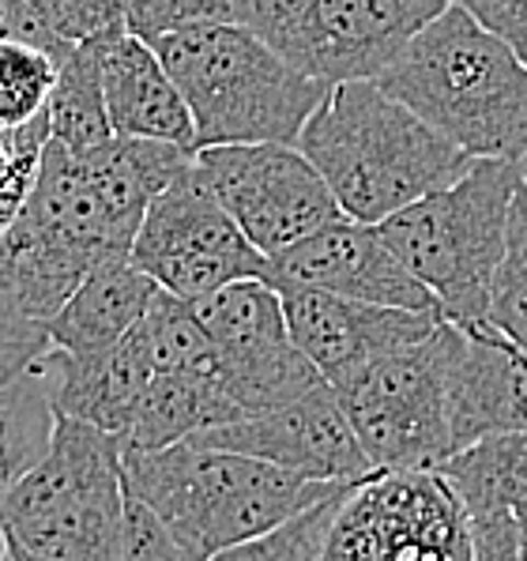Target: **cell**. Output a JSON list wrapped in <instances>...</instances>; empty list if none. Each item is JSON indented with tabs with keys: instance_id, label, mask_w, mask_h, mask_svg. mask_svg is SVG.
Instances as JSON below:
<instances>
[{
	"instance_id": "cell-12",
	"label": "cell",
	"mask_w": 527,
	"mask_h": 561,
	"mask_svg": "<svg viewBox=\"0 0 527 561\" xmlns=\"http://www.w3.org/2000/svg\"><path fill=\"white\" fill-rule=\"evenodd\" d=\"M128 261L151 275L162 290L185 301L249 275L264 279L267 267V256L241 234V227L211 196L193 162L147 204Z\"/></svg>"
},
{
	"instance_id": "cell-21",
	"label": "cell",
	"mask_w": 527,
	"mask_h": 561,
	"mask_svg": "<svg viewBox=\"0 0 527 561\" xmlns=\"http://www.w3.org/2000/svg\"><path fill=\"white\" fill-rule=\"evenodd\" d=\"M234 419V403L222 396L215 374H154L128 408L117 442L121 448H159Z\"/></svg>"
},
{
	"instance_id": "cell-35",
	"label": "cell",
	"mask_w": 527,
	"mask_h": 561,
	"mask_svg": "<svg viewBox=\"0 0 527 561\" xmlns=\"http://www.w3.org/2000/svg\"><path fill=\"white\" fill-rule=\"evenodd\" d=\"M0 136H4V133H0Z\"/></svg>"
},
{
	"instance_id": "cell-23",
	"label": "cell",
	"mask_w": 527,
	"mask_h": 561,
	"mask_svg": "<svg viewBox=\"0 0 527 561\" xmlns=\"http://www.w3.org/2000/svg\"><path fill=\"white\" fill-rule=\"evenodd\" d=\"M490 328H497L505 340L527 351V188L516 181L513 204H508V227H505V249L494 267L486 295V317Z\"/></svg>"
},
{
	"instance_id": "cell-10",
	"label": "cell",
	"mask_w": 527,
	"mask_h": 561,
	"mask_svg": "<svg viewBox=\"0 0 527 561\" xmlns=\"http://www.w3.org/2000/svg\"><path fill=\"white\" fill-rule=\"evenodd\" d=\"M324 561H471L456 490L437 468H388L351 482Z\"/></svg>"
},
{
	"instance_id": "cell-24",
	"label": "cell",
	"mask_w": 527,
	"mask_h": 561,
	"mask_svg": "<svg viewBox=\"0 0 527 561\" xmlns=\"http://www.w3.org/2000/svg\"><path fill=\"white\" fill-rule=\"evenodd\" d=\"M343 494H347V486H335L332 494L317 497V502H309L306 508H298V513L283 516V520L275 524V528H267L264 535L230 547L222 558H234V561H324L328 535H332Z\"/></svg>"
},
{
	"instance_id": "cell-29",
	"label": "cell",
	"mask_w": 527,
	"mask_h": 561,
	"mask_svg": "<svg viewBox=\"0 0 527 561\" xmlns=\"http://www.w3.org/2000/svg\"><path fill=\"white\" fill-rule=\"evenodd\" d=\"M65 42H88L102 31L125 27L128 0H34Z\"/></svg>"
},
{
	"instance_id": "cell-28",
	"label": "cell",
	"mask_w": 527,
	"mask_h": 561,
	"mask_svg": "<svg viewBox=\"0 0 527 561\" xmlns=\"http://www.w3.org/2000/svg\"><path fill=\"white\" fill-rule=\"evenodd\" d=\"M211 20H234V0H128L125 12V27L147 42Z\"/></svg>"
},
{
	"instance_id": "cell-19",
	"label": "cell",
	"mask_w": 527,
	"mask_h": 561,
	"mask_svg": "<svg viewBox=\"0 0 527 561\" xmlns=\"http://www.w3.org/2000/svg\"><path fill=\"white\" fill-rule=\"evenodd\" d=\"M91 46L114 136H144L196 151L188 106L151 42L128 27H114L94 34Z\"/></svg>"
},
{
	"instance_id": "cell-9",
	"label": "cell",
	"mask_w": 527,
	"mask_h": 561,
	"mask_svg": "<svg viewBox=\"0 0 527 561\" xmlns=\"http://www.w3.org/2000/svg\"><path fill=\"white\" fill-rule=\"evenodd\" d=\"M448 0H234V20L324 80H374Z\"/></svg>"
},
{
	"instance_id": "cell-18",
	"label": "cell",
	"mask_w": 527,
	"mask_h": 561,
	"mask_svg": "<svg viewBox=\"0 0 527 561\" xmlns=\"http://www.w3.org/2000/svg\"><path fill=\"white\" fill-rule=\"evenodd\" d=\"M456 490L471 561H527V434H490L437 463Z\"/></svg>"
},
{
	"instance_id": "cell-7",
	"label": "cell",
	"mask_w": 527,
	"mask_h": 561,
	"mask_svg": "<svg viewBox=\"0 0 527 561\" xmlns=\"http://www.w3.org/2000/svg\"><path fill=\"white\" fill-rule=\"evenodd\" d=\"M520 170L508 159H471L456 181L377 222L392 253L448 321H482L494 267L505 249L508 204Z\"/></svg>"
},
{
	"instance_id": "cell-14",
	"label": "cell",
	"mask_w": 527,
	"mask_h": 561,
	"mask_svg": "<svg viewBox=\"0 0 527 561\" xmlns=\"http://www.w3.org/2000/svg\"><path fill=\"white\" fill-rule=\"evenodd\" d=\"M188 442L245 453L275 463V468L301 474V479L340 482V486H351V482L366 479L374 471L340 400H335V388L328 381L313 385L298 400L279 403L272 411L207 426Z\"/></svg>"
},
{
	"instance_id": "cell-15",
	"label": "cell",
	"mask_w": 527,
	"mask_h": 561,
	"mask_svg": "<svg viewBox=\"0 0 527 561\" xmlns=\"http://www.w3.org/2000/svg\"><path fill=\"white\" fill-rule=\"evenodd\" d=\"M264 279L272 287H317L377 306L437 309V298L392 253L381 230L347 215L267 256Z\"/></svg>"
},
{
	"instance_id": "cell-30",
	"label": "cell",
	"mask_w": 527,
	"mask_h": 561,
	"mask_svg": "<svg viewBox=\"0 0 527 561\" xmlns=\"http://www.w3.org/2000/svg\"><path fill=\"white\" fill-rule=\"evenodd\" d=\"M121 561H185L159 516L140 497L125 490V531H121Z\"/></svg>"
},
{
	"instance_id": "cell-22",
	"label": "cell",
	"mask_w": 527,
	"mask_h": 561,
	"mask_svg": "<svg viewBox=\"0 0 527 561\" xmlns=\"http://www.w3.org/2000/svg\"><path fill=\"white\" fill-rule=\"evenodd\" d=\"M46 125H49V140H57L68 151H91L114 136L106 117V99H102L99 60H94L91 38L76 42L57 60V80L46 102Z\"/></svg>"
},
{
	"instance_id": "cell-32",
	"label": "cell",
	"mask_w": 527,
	"mask_h": 561,
	"mask_svg": "<svg viewBox=\"0 0 527 561\" xmlns=\"http://www.w3.org/2000/svg\"><path fill=\"white\" fill-rule=\"evenodd\" d=\"M486 31H494L527 68V0H456Z\"/></svg>"
},
{
	"instance_id": "cell-20",
	"label": "cell",
	"mask_w": 527,
	"mask_h": 561,
	"mask_svg": "<svg viewBox=\"0 0 527 561\" xmlns=\"http://www.w3.org/2000/svg\"><path fill=\"white\" fill-rule=\"evenodd\" d=\"M159 283L133 261L99 264L76 283V290L46 321L49 347L65 362H99L125 340V332L151 306Z\"/></svg>"
},
{
	"instance_id": "cell-11",
	"label": "cell",
	"mask_w": 527,
	"mask_h": 561,
	"mask_svg": "<svg viewBox=\"0 0 527 561\" xmlns=\"http://www.w3.org/2000/svg\"><path fill=\"white\" fill-rule=\"evenodd\" d=\"M211 343V374L238 419L298 400L324 377L294 347L283 298L261 275L188 301Z\"/></svg>"
},
{
	"instance_id": "cell-4",
	"label": "cell",
	"mask_w": 527,
	"mask_h": 561,
	"mask_svg": "<svg viewBox=\"0 0 527 561\" xmlns=\"http://www.w3.org/2000/svg\"><path fill=\"white\" fill-rule=\"evenodd\" d=\"M121 474L128 494L162 520L185 561L222 558L340 486L188 437L159 448H121Z\"/></svg>"
},
{
	"instance_id": "cell-17",
	"label": "cell",
	"mask_w": 527,
	"mask_h": 561,
	"mask_svg": "<svg viewBox=\"0 0 527 561\" xmlns=\"http://www.w3.org/2000/svg\"><path fill=\"white\" fill-rule=\"evenodd\" d=\"M445 392L452 445L527 434V351L486 321H448Z\"/></svg>"
},
{
	"instance_id": "cell-1",
	"label": "cell",
	"mask_w": 527,
	"mask_h": 561,
	"mask_svg": "<svg viewBox=\"0 0 527 561\" xmlns=\"http://www.w3.org/2000/svg\"><path fill=\"white\" fill-rule=\"evenodd\" d=\"M188 162L193 151L144 136H110L91 151L46 140L27 201L0 234L23 306L49 321L91 267L128 261L147 204Z\"/></svg>"
},
{
	"instance_id": "cell-5",
	"label": "cell",
	"mask_w": 527,
	"mask_h": 561,
	"mask_svg": "<svg viewBox=\"0 0 527 561\" xmlns=\"http://www.w3.org/2000/svg\"><path fill=\"white\" fill-rule=\"evenodd\" d=\"M193 117L196 148L294 144L328 83L290 65L272 42L238 20L193 23L151 42Z\"/></svg>"
},
{
	"instance_id": "cell-27",
	"label": "cell",
	"mask_w": 527,
	"mask_h": 561,
	"mask_svg": "<svg viewBox=\"0 0 527 561\" xmlns=\"http://www.w3.org/2000/svg\"><path fill=\"white\" fill-rule=\"evenodd\" d=\"M46 351H49L46 321H38L23 306L12 275H8L4 261H0V385L12 381L15 374H23Z\"/></svg>"
},
{
	"instance_id": "cell-34",
	"label": "cell",
	"mask_w": 527,
	"mask_h": 561,
	"mask_svg": "<svg viewBox=\"0 0 527 561\" xmlns=\"http://www.w3.org/2000/svg\"><path fill=\"white\" fill-rule=\"evenodd\" d=\"M0 558H8V542H4V528H0Z\"/></svg>"
},
{
	"instance_id": "cell-25",
	"label": "cell",
	"mask_w": 527,
	"mask_h": 561,
	"mask_svg": "<svg viewBox=\"0 0 527 561\" xmlns=\"http://www.w3.org/2000/svg\"><path fill=\"white\" fill-rule=\"evenodd\" d=\"M57 60L23 42H0V133L27 125L49 102Z\"/></svg>"
},
{
	"instance_id": "cell-31",
	"label": "cell",
	"mask_w": 527,
	"mask_h": 561,
	"mask_svg": "<svg viewBox=\"0 0 527 561\" xmlns=\"http://www.w3.org/2000/svg\"><path fill=\"white\" fill-rule=\"evenodd\" d=\"M0 42H23V46L42 49L54 60H60L76 46V42H65L49 27L34 0H0Z\"/></svg>"
},
{
	"instance_id": "cell-2",
	"label": "cell",
	"mask_w": 527,
	"mask_h": 561,
	"mask_svg": "<svg viewBox=\"0 0 527 561\" xmlns=\"http://www.w3.org/2000/svg\"><path fill=\"white\" fill-rule=\"evenodd\" d=\"M294 144L340 211L369 227L456 181L471 162L377 80L332 83Z\"/></svg>"
},
{
	"instance_id": "cell-6",
	"label": "cell",
	"mask_w": 527,
	"mask_h": 561,
	"mask_svg": "<svg viewBox=\"0 0 527 561\" xmlns=\"http://www.w3.org/2000/svg\"><path fill=\"white\" fill-rule=\"evenodd\" d=\"M8 558L121 561L125 474L117 434L57 414L49 445L0 490Z\"/></svg>"
},
{
	"instance_id": "cell-16",
	"label": "cell",
	"mask_w": 527,
	"mask_h": 561,
	"mask_svg": "<svg viewBox=\"0 0 527 561\" xmlns=\"http://www.w3.org/2000/svg\"><path fill=\"white\" fill-rule=\"evenodd\" d=\"M294 347L317 366L328 385L354 374L369 358L434 332L440 309H403L343 298L317 287H275Z\"/></svg>"
},
{
	"instance_id": "cell-8",
	"label": "cell",
	"mask_w": 527,
	"mask_h": 561,
	"mask_svg": "<svg viewBox=\"0 0 527 561\" xmlns=\"http://www.w3.org/2000/svg\"><path fill=\"white\" fill-rule=\"evenodd\" d=\"M445 335L448 317H440L422 340L385 351L332 385L374 471L437 468L456 453L445 392Z\"/></svg>"
},
{
	"instance_id": "cell-13",
	"label": "cell",
	"mask_w": 527,
	"mask_h": 561,
	"mask_svg": "<svg viewBox=\"0 0 527 561\" xmlns=\"http://www.w3.org/2000/svg\"><path fill=\"white\" fill-rule=\"evenodd\" d=\"M193 167L264 256L343 215L298 144H211L193 151Z\"/></svg>"
},
{
	"instance_id": "cell-26",
	"label": "cell",
	"mask_w": 527,
	"mask_h": 561,
	"mask_svg": "<svg viewBox=\"0 0 527 561\" xmlns=\"http://www.w3.org/2000/svg\"><path fill=\"white\" fill-rule=\"evenodd\" d=\"M46 140H49L46 110L38 117H31L27 125L0 136V234L12 227V219L20 215L23 201H27Z\"/></svg>"
},
{
	"instance_id": "cell-3",
	"label": "cell",
	"mask_w": 527,
	"mask_h": 561,
	"mask_svg": "<svg viewBox=\"0 0 527 561\" xmlns=\"http://www.w3.org/2000/svg\"><path fill=\"white\" fill-rule=\"evenodd\" d=\"M374 80L471 159L516 162L527 151V68L456 0Z\"/></svg>"
},
{
	"instance_id": "cell-33",
	"label": "cell",
	"mask_w": 527,
	"mask_h": 561,
	"mask_svg": "<svg viewBox=\"0 0 527 561\" xmlns=\"http://www.w3.org/2000/svg\"><path fill=\"white\" fill-rule=\"evenodd\" d=\"M516 170H520V181H524V188H527V151L516 159Z\"/></svg>"
}]
</instances>
